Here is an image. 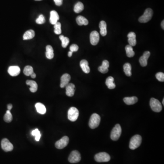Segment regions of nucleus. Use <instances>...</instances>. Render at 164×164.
<instances>
[{
	"instance_id": "nucleus-1",
	"label": "nucleus",
	"mask_w": 164,
	"mask_h": 164,
	"mask_svg": "<svg viewBox=\"0 0 164 164\" xmlns=\"http://www.w3.org/2000/svg\"><path fill=\"white\" fill-rule=\"evenodd\" d=\"M142 142V137L139 135H136L131 138L129 142V147L131 150H134L140 146Z\"/></svg>"
},
{
	"instance_id": "nucleus-2",
	"label": "nucleus",
	"mask_w": 164,
	"mask_h": 164,
	"mask_svg": "<svg viewBox=\"0 0 164 164\" xmlns=\"http://www.w3.org/2000/svg\"><path fill=\"white\" fill-rule=\"evenodd\" d=\"M100 116L98 114H93L89 121V126L92 129L97 128L100 123Z\"/></svg>"
},
{
	"instance_id": "nucleus-3",
	"label": "nucleus",
	"mask_w": 164,
	"mask_h": 164,
	"mask_svg": "<svg viewBox=\"0 0 164 164\" xmlns=\"http://www.w3.org/2000/svg\"><path fill=\"white\" fill-rule=\"evenodd\" d=\"M153 14V10L151 8H147L146 9L143 15L139 18V22L140 23H146L151 20Z\"/></svg>"
},
{
	"instance_id": "nucleus-4",
	"label": "nucleus",
	"mask_w": 164,
	"mask_h": 164,
	"mask_svg": "<svg viewBox=\"0 0 164 164\" xmlns=\"http://www.w3.org/2000/svg\"><path fill=\"white\" fill-rule=\"evenodd\" d=\"M121 127L119 124H117L113 128L111 132V139L114 141H116L119 139L121 135Z\"/></svg>"
},
{
	"instance_id": "nucleus-5",
	"label": "nucleus",
	"mask_w": 164,
	"mask_h": 164,
	"mask_svg": "<svg viewBox=\"0 0 164 164\" xmlns=\"http://www.w3.org/2000/svg\"><path fill=\"white\" fill-rule=\"evenodd\" d=\"M150 106L152 110L155 112H160L162 110V106L161 102L156 98H151L150 100Z\"/></svg>"
},
{
	"instance_id": "nucleus-6",
	"label": "nucleus",
	"mask_w": 164,
	"mask_h": 164,
	"mask_svg": "<svg viewBox=\"0 0 164 164\" xmlns=\"http://www.w3.org/2000/svg\"><path fill=\"white\" fill-rule=\"evenodd\" d=\"M94 159L98 162H106L110 161V157L106 152H100L95 155Z\"/></svg>"
},
{
	"instance_id": "nucleus-7",
	"label": "nucleus",
	"mask_w": 164,
	"mask_h": 164,
	"mask_svg": "<svg viewBox=\"0 0 164 164\" xmlns=\"http://www.w3.org/2000/svg\"><path fill=\"white\" fill-rule=\"evenodd\" d=\"M79 116V111L78 109L75 107L70 108L68 111V119L71 121H75L78 119Z\"/></svg>"
},
{
	"instance_id": "nucleus-8",
	"label": "nucleus",
	"mask_w": 164,
	"mask_h": 164,
	"mask_svg": "<svg viewBox=\"0 0 164 164\" xmlns=\"http://www.w3.org/2000/svg\"><path fill=\"white\" fill-rule=\"evenodd\" d=\"M80 154L77 150H73L70 153L68 157V161L71 163H76L81 161Z\"/></svg>"
},
{
	"instance_id": "nucleus-9",
	"label": "nucleus",
	"mask_w": 164,
	"mask_h": 164,
	"mask_svg": "<svg viewBox=\"0 0 164 164\" xmlns=\"http://www.w3.org/2000/svg\"><path fill=\"white\" fill-rule=\"evenodd\" d=\"M68 142H69V138L67 136H65L59 140L57 141L55 143V146L57 149H62L67 146Z\"/></svg>"
},
{
	"instance_id": "nucleus-10",
	"label": "nucleus",
	"mask_w": 164,
	"mask_h": 164,
	"mask_svg": "<svg viewBox=\"0 0 164 164\" xmlns=\"http://www.w3.org/2000/svg\"><path fill=\"white\" fill-rule=\"evenodd\" d=\"M1 146L2 150L5 152L12 151L13 146L7 138H4L1 140Z\"/></svg>"
},
{
	"instance_id": "nucleus-11",
	"label": "nucleus",
	"mask_w": 164,
	"mask_h": 164,
	"mask_svg": "<svg viewBox=\"0 0 164 164\" xmlns=\"http://www.w3.org/2000/svg\"><path fill=\"white\" fill-rule=\"evenodd\" d=\"M90 41L93 45H97L100 41V34L97 31H93L90 35Z\"/></svg>"
},
{
	"instance_id": "nucleus-12",
	"label": "nucleus",
	"mask_w": 164,
	"mask_h": 164,
	"mask_svg": "<svg viewBox=\"0 0 164 164\" xmlns=\"http://www.w3.org/2000/svg\"><path fill=\"white\" fill-rule=\"evenodd\" d=\"M71 79V76L68 73H65L62 75L61 78V83H60V87L64 88L69 83V81Z\"/></svg>"
},
{
	"instance_id": "nucleus-13",
	"label": "nucleus",
	"mask_w": 164,
	"mask_h": 164,
	"mask_svg": "<svg viewBox=\"0 0 164 164\" xmlns=\"http://www.w3.org/2000/svg\"><path fill=\"white\" fill-rule=\"evenodd\" d=\"M150 55V53L149 51H146L144 53L143 56H141L139 59V62L142 67H146L147 65V60Z\"/></svg>"
},
{
	"instance_id": "nucleus-14",
	"label": "nucleus",
	"mask_w": 164,
	"mask_h": 164,
	"mask_svg": "<svg viewBox=\"0 0 164 164\" xmlns=\"http://www.w3.org/2000/svg\"><path fill=\"white\" fill-rule=\"evenodd\" d=\"M21 72L20 68L18 66H10L8 69V73L12 77H15L18 75Z\"/></svg>"
},
{
	"instance_id": "nucleus-15",
	"label": "nucleus",
	"mask_w": 164,
	"mask_h": 164,
	"mask_svg": "<svg viewBox=\"0 0 164 164\" xmlns=\"http://www.w3.org/2000/svg\"><path fill=\"white\" fill-rule=\"evenodd\" d=\"M66 87V94L68 97L73 96L75 93V84L73 83H69L67 85Z\"/></svg>"
},
{
	"instance_id": "nucleus-16",
	"label": "nucleus",
	"mask_w": 164,
	"mask_h": 164,
	"mask_svg": "<svg viewBox=\"0 0 164 164\" xmlns=\"http://www.w3.org/2000/svg\"><path fill=\"white\" fill-rule=\"evenodd\" d=\"M128 37V42L129 45L132 47L135 46L136 44V34L134 32H130L127 36Z\"/></svg>"
},
{
	"instance_id": "nucleus-17",
	"label": "nucleus",
	"mask_w": 164,
	"mask_h": 164,
	"mask_svg": "<svg viewBox=\"0 0 164 164\" xmlns=\"http://www.w3.org/2000/svg\"><path fill=\"white\" fill-rule=\"evenodd\" d=\"M109 64L107 60H104L102 62V65L98 67V70L100 72L102 73H106L108 72V68Z\"/></svg>"
},
{
	"instance_id": "nucleus-18",
	"label": "nucleus",
	"mask_w": 164,
	"mask_h": 164,
	"mask_svg": "<svg viewBox=\"0 0 164 164\" xmlns=\"http://www.w3.org/2000/svg\"><path fill=\"white\" fill-rule=\"evenodd\" d=\"M59 16L58 12L55 11H52L50 12V22L52 24L54 25L59 20Z\"/></svg>"
},
{
	"instance_id": "nucleus-19",
	"label": "nucleus",
	"mask_w": 164,
	"mask_h": 164,
	"mask_svg": "<svg viewBox=\"0 0 164 164\" xmlns=\"http://www.w3.org/2000/svg\"><path fill=\"white\" fill-rule=\"evenodd\" d=\"M80 66L83 72L85 73H89L90 69L89 66V62L86 60L83 59L81 60L80 62Z\"/></svg>"
},
{
	"instance_id": "nucleus-20",
	"label": "nucleus",
	"mask_w": 164,
	"mask_h": 164,
	"mask_svg": "<svg viewBox=\"0 0 164 164\" xmlns=\"http://www.w3.org/2000/svg\"><path fill=\"white\" fill-rule=\"evenodd\" d=\"M26 84L27 85H29L30 87V90L32 93H35L37 90L38 85L36 82L33 80H27L26 81Z\"/></svg>"
},
{
	"instance_id": "nucleus-21",
	"label": "nucleus",
	"mask_w": 164,
	"mask_h": 164,
	"mask_svg": "<svg viewBox=\"0 0 164 164\" xmlns=\"http://www.w3.org/2000/svg\"><path fill=\"white\" fill-rule=\"evenodd\" d=\"M99 27H100L101 35L103 37L105 36L107 33V24L105 21H101L99 25Z\"/></svg>"
},
{
	"instance_id": "nucleus-22",
	"label": "nucleus",
	"mask_w": 164,
	"mask_h": 164,
	"mask_svg": "<svg viewBox=\"0 0 164 164\" xmlns=\"http://www.w3.org/2000/svg\"><path fill=\"white\" fill-rule=\"evenodd\" d=\"M46 56L47 58L48 59H52L54 58V49L53 47L50 45H47L46 47Z\"/></svg>"
},
{
	"instance_id": "nucleus-23",
	"label": "nucleus",
	"mask_w": 164,
	"mask_h": 164,
	"mask_svg": "<svg viewBox=\"0 0 164 164\" xmlns=\"http://www.w3.org/2000/svg\"><path fill=\"white\" fill-rule=\"evenodd\" d=\"M76 22L79 26L87 25L89 24V21L84 18V16H79L76 18Z\"/></svg>"
},
{
	"instance_id": "nucleus-24",
	"label": "nucleus",
	"mask_w": 164,
	"mask_h": 164,
	"mask_svg": "<svg viewBox=\"0 0 164 164\" xmlns=\"http://www.w3.org/2000/svg\"><path fill=\"white\" fill-rule=\"evenodd\" d=\"M124 101L127 105H133L138 102V98L135 96L125 97L124 98Z\"/></svg>"
},
{
	"instance_id": "nucleus-25",
	"label": "nucleus",
	"mask_w": 164,
	"mask_h": 164,
	"mask_svg": "<svg viewBox=\"0 0 164 164\" xmlns=\"http://www.w3.org/2000/svg\"><path fill=\"white\" fill-rule=\"evenodd\" d=\"M114 78L111 76L108 77V78L106 79L105 83H106V85L108 89H115V87L116 85L114 83Z\"/></svg>"
},
{
	"instance_id": "nucleus-26",
	"label": "nucleus",
	"mask_w": 164,
	"mask_h": 164,
	"mask_svg": "<svg viewBox=\"0 0 164 164\" xmlns=\"http://www.w3.org/2000/svg\"><path fill=\"white\" fill-rule=\"evenodd\" d=\"M35 107L38 113L41 115H44L46 112V108L45 106L42 103H37L35 104Z\"/></svg>"
},
{
	"instance_id": "nucleus-27",
	"label": "nucleus",
	"mask_w": 164,
	"mask_h": 164,
	"mask_svg": "<svg viewBox=\"0 0 164 164\" xmlns=\"http://www.w3.org/2000/svg\"><path fill=\"white\" fill-rule=\"evenodd\" d=\"M35 32L33 30H29L25 33L23 35V39L24 40L31 39L35 37Z\"/></svg>"
},
{
	"instance_id": "nucleus-28",
	"label": "nucleus",
	"mask_w": 164,
	"mask_h": 164,
	"mask_svg": "<svg viewBox=\"0 0 164 164\" xmlns=\"http://www.w3.org/2000/svg\"><path fill=\"white\" fill-rule=\"evenodd\" d=\"M123 68H124V72L126 75L128 77L131 76L132 75V73H131L132 68H131V64L129 63H126L124 64Z\"/></svg>"
},
{
	"instance_id": "nucleus-29",
	"label": "nucleus",
	"mask_w": 164,
	"mask_h": 164,
	"mask_svg": "<svg viewBox=\"0 0 164 164\" xmlns=\"http://www.w3.org/2000/svg\"><path fill=\"white\" fill-rule=\"evenodd\" d=\"M125 51L127 56L129 58H132L135 56V52L133 51L132 47L130 45H128L126 46Z\"/></svg>"
},
{
	"instance_id": "nucleus-30",
	"label": "nucleus",
	"mask_w": 164,
	"mask_h": 164,
	"mask_svg": "<svg viewBox=\"0 0 164 164\" xmlns=\"http://www.w3.org/2000/svg\"><path fill=\"white\" fill-rule=\"evenodd\" d=\"M84 9V5L82 2H78L75 5L74 7V11L77 13H79L83 11Z\"/></svg>"
},
{
	"instance_id": "nucleus-31",
	"label": "nucleus",
	"mask_w": 164,
	"mask_h": 164,
	"mask_svg": "<svg viewBox=\"0 0 164 164\" xmlns=\"http://www.w3.org/2000/svg\"><path fill=\"white\" fill-rule=\"evenodd\" d=\"M59 39L61 40L62 42V46L64 48H66L68 45L69 43V38L65 37L64 35H60L59 36Z\"/></svg>"
},
{
	"instance_id": "nucleus-32",
	"label": "nucleus",
	"mask_w": 164,
	"mask_h": 164,
	"mask_svg": "<svg viewBox=\"0 0 164 164\" xmlns=\"http://www.w3.org/2000/svg\"><path fill=\"white\" fill-rule=\"evenodd\" d=\"M33 73V68L31 66H26L24 68L23 73L27 76L31 75Z\"/></svg>"
},
{
	"instance_id": "nucleus-33",
	"label": "nucleus",
	"mask_w": 164,
	"mask_h": 164,
	"mask_svg": "<svg viewBox=\"0 0 164 164\" xmlns=\"http://www.w3.org/2000/svg\"><path fill=\"white\" fill-rule=\"evenodd\" d=\"M4 120L7 123L11 122L12 120V114H11L10 110H7L4 116Z\"/></svg>"
},
{
	"instance_id": "nucleus-34",
	"label": "nucleus",
	"mask_w": 164,
	"mask_h": 164,
	"mask_svg": "<svg viewBox=\"0 0 164 164\" xmlns=\"http://www.w3.org/2000/svg\"><path fill=\"white\" fill-rule=\"evenodd\" d=\"M54 32L55 34L57 35H59L61 34L62 33L61 30V24L59 22H57L56 24L54 25Z\"/></svg>"
},
{
	"instance_id": "nucleus-35",
	"label": "nucleus",
	"mask_w": 164,
	"mask_h": 164,
	"mask_svg": "<svg viewBox=\"0 0 164 164\" xmlns=\"http://www.w3.org/2000/svg\"><path fill=\"white\" fill-rule=\"evenodd\" d=\"M32 135L33 136H35V140L37 141H39L41 135L38 129H36L35 130H33L32 132Z\"/></svg>"
},
{
	"instance_id": "nucleus-36",
	"label": "nucleus",
	"mask_w": 164,
	"mask_h": 164,
	"mask_svg": "<svg viewBox=\"0 0 164 164\" xmlns=\"http://www.w3.org/2000/svg\"><path fill=\"white\" fill-rule=\"evenodd\" d=\"M36 23L38 24H43L45 22V19L44 16L42 14H41L36 21Z\"/></svg>"
},
{
	"instance_id": "nucleus-37",
	"label": "nucleus",
	"mask_w": 164,
	"mask_h": 164,
	"mask_svg": "<svg viewBox=\"0 0 164 164\" xmlns=\"http://www.w3.org/2000/svg\"><path fill=\"white\" fill-rule=\"evenodd\" d=\"M156 78L158 81L160 82H164V74L162 72H159L156 74Z\"/></svg>"
},
{
	"instance_id": "nucleus-38",
	"label": "nucleus",
	"mask_w": 164,
	"mask_h": 164,
	"mask_svg": "<svg viewBox=\"0 0 164 164\" xmlns=\"http://www.w3.org/2000/svg\"><path fill=\"white\" fill-rule=\"evenodd\" d=\"M79 50V46L76 44H72L70 46V50L72 53L77 52Z\"/></svg>"
},
{
	"instance_id": "nucleus-39",
	"label": "nucleus",
	"mask_w": 164,
	"mask_h": 164,
	"mask_svg": "<svg viewBox=\"0 0 164 164\" xmlns=\"http://www.w3.org/2000/svg\"><path fill=\"white\" fill-rule=\"evenodd\" d=\"M62 1L63 0H54L55 3L58 6H60L62 4Z\"/></svg>"
},
{
	"instance_id": "nucleus-40",
	"label": "nucleus",
	"mask_w": 164,
	"mask_h": 164,
	"mask_svg": "<svg viewBox=\"0 0 164 164\" xmlns=\"http://www.w3.org/2000/svg\"><path fill=\"white\" fill-rule=\"evenodd\" d=\"M7 107L8 110L11 111V109L12 108V104H8Z\"/></svg>"
},
{
	"instance_id": "nucleus-41",
	"label": "nucleus",
	"mask_w": 164,
	"mask_h": 164,
	"mask_svg": "<svg viewBox=\"0 0 164 164\" xmlns=\"http://www.w3.org/2000/svg\"><path fill=\"white\" fill-rule=\"evenodd\" d=\"M30 76H31V77H32V78H33V79H35V78H36V74H35L34 72Z\"/></svg>"
},
{
	"instance_id": "nucleus-42",
	"label": "nucleus",
	"mask_w": 164,
	"mask_h": 164,
	"mask_svg": "<svg viewBox=\"0 0 164 164\" xmlns=\"http://www.w3.org/2000/svg\"><path fill=\"white\" fill-rule=\"evenodd\" d=\"M73 53L72 52L69 51L68 53V56L69 57H71L72 56Z\"/></svg>"
},
{
	"instance_id": "nucleus-43",
	"label": "nucleus",
	"mask_w": 164,
	"mask_h": 164,
	"mask_svg": "<svg viewBox=\"0 0 164 164\" xmlns=\"http://www.w3.org/2000/svg\"><path fill=\"white\" fill-rule=\"evenodd\" d=\"M161 27H162V29H163V30L164 29V20H163V21H162V22H161Z\"/></svg>"
},
{
	"instance_id": "nucleus-44",
	"label": "nucleus",
	"mask_w": 164,
	"mask_h": 164,
	"mask_svg": "<svg viewBox=\"0 0 164 164\" xmlns=\"http://www.w3.org/2000/svg\"><path fill=\"white\" fill-rule=\"evenodd\" d=\"M162 104H163V105H164V98L163 99V101H162Z\"/></svg>"
},
{
	"instance_id": "nucleus-45",
	"label": "nucleus",
	"mask_w": 164,
	"mask_h": 164,
	"mask_svg": "<svg viewBox=\"0 0 164 164\" xmlns=\"http://www.w3.org/2000/svg\"><path fill=\"white\" fill-rule=\"evenodd\" d=\"M35 1H41V0H35Z\"/></svg>"
}]
</instances>
